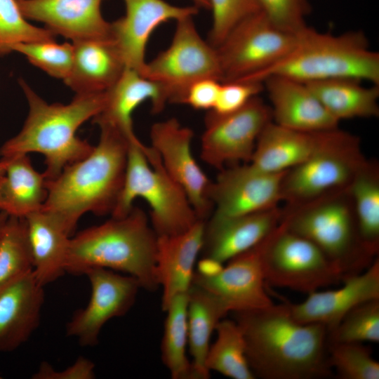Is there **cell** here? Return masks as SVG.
<instances>
[{"instance_id":"6da1fadb","label":"cell","mask_w":379,"mask_h":379,"mask_svg":"<svg viewBox=\"0 0 379 379\" xmlns=\"http://www.w3.org/2000/svg\"><path fill=\"white\" fill-rule=\"evenodd\" d=\"M232 313L242 331L255 377L312 379L330 375L324 326L296 321L286 302Z\"/></svg>"},{"instance_id":"7a4b0ae2","label":"cell","mask_w":379,"mask_h":379,"mask_svg":"<svg viewBox=\"0 0 379 379\" xmlns=\"http://www.w3.org/2000/svg\"><path fill=\"white\" fill-rule=\"evenodd\" d=\"M98 126L100 136L92 152L47 180L48 195L41 209L69 236L84 213L111 214L123 186L131 139L114 126Z\"/></svg>"},{"instance_id":"3957f363","label":"cell","mask_w":379,"mask_h":379,"mask_svg":"<svg viewBox=\"0 0 379 379\" xmlns=\"http://www.w3.org/2000/svg\"><path fill=\"white\" fill-rule=\"evenodd\" d=\"M29 113L21 131L0 147L1 157L38 152L45 157L47 180L55 179L67 166L89 155L94 146L77 136L79 126L103 109L106 91L76 94L68 104H49L22 79Z\"/></svg>"},{"instance_id":"277c9868","label":"cell","mask_w":379,"mask_h":379,"mask_svg":"<svg viewBox=\"0 0 379 379\" xmlns=\"http://www.w3.org/2000/svg\"><path fill=\"white\" fill-rule=\"evenodd\" d=\"M157 236L138 207L122 218L86 228L70 238L66 272L84 275L90 268L117 270L135 277L149 292L159 284L156 272Z\"/></svg>"},{"instance_id":"5b68a950","label":"cell","mask_w":379,"mask_h":379,"mask_svg":"<svg viewBox=\"0 0 379 379\" xmlns=\"http://www.w3.org/2000/svg\"><path fill=\"white\" fill-rule=\"evenodd\" d=\"M281 76L302 83L334 79H354L379 85V54L370 49L361 31L334 35L309 27L284 58L249 81L262 83Z\"/></svg>"},{"instance_id":"8992f818","label":"cell","mask_w":379,"mask_h":379,"mask_svg":"<svg viewBox=\"0 0 379 379\" xmlns=\"http://www.w3.org/2000/svg\"><path fill=\"white\" fill-rule=\"evenodd\" d=\"M138 197L150 208L151 226L157 237L183 233L199 220L186 193L167 173L157 152L136 137L128 142L124 180L112 217L127 215Z\"/></svg>"},{"instance_id":"52a82bcc","label":"cell","mask_w":379,"mask_h":379,"mask_svg":"<svg viewBox=\"0 0 379 379\" xmlns=\"http://www.w3.org/2000/svg\"><path fill=\"white\" fill-rule=\"evenodd\" d=\"M282 219L288 230L317 246L344 278L364 271L375 258L360 239L348 189L302 205L286 206Z\"/></svg>"},{"instance_id":"ba28073f","label":"cell","mask_w":379,"mask_h":379,"mask_svg":"<svg viewBox=\"0 0 379 379\" xmlns=\"http://www.w3.org/2000/svg\"><path fill=\"white\" fill-rule=\"evenodd\" d=\"M358 137L338 128L309 159L286 171L281 182L286 206L302 205L348 189L366 161Z\"/></svg>"},{"instance_id":"9c48e42d","label":"cell","mask_w":379,"mask_h":379,"mask_svg":"<svg viewBox=\"0 0 379 379\" xmlns=\"http://www.w3.org/2000/svg\"><path fill=\"white\" fill-rule=\"evenodd\" d=\"M262 263L267 286L306 294L342 282L344 278L317 246L288 230L282 218L266 238Z\"/></svg>"},{"instance_id":"30bf717a","label":"cell","mask_w":379,"mask_h":379,"mask_svg":"<svg viewBox=\"0 0 379 379\" xmlns=\"http://www.w3.org/2000/svg\"><path fill=\"white\" fill-rule=\"evenodd\" d=\"M307 28L297 33L286 31L261 11L245 18L215 47L221 82L249 81L288 55Z\"/></svg>"},{"instance_id":"8fae6325","label":"cell","mask_w":379,"mask_h":379,"mask_svg":"<svg viewBox=\"0 0 379 379\" xmlns=\"http://www.w3.org/2000/svg\"><path fill=\"white\" fill-rule=\"evenodd\" d=\"M193 17L176 21L171 44L147 62L142 73L162 87L168 103L183 104L187 91L199 80L221 81L217 49L200 36Z\"/></svg>"},{"instance_id":"7c38bea8","label":"cell","mask_w":379,"mask_h":379,"mask_svg":"<svg viewBox=\"0 0 379 379\" xmlns=\"http://www.w3.org/2000/svg\"><path fill=\"white\" fill-rule=\"evenodd\" d=\"M271 121L270 107L258 96L231 114L208 112L201 140L202 160L219 171L230 162H250L260 133Z\"/></svg>"},{"instance_id":"4fadbf2b","label":"cell","mask_w":379,"mask_h":379,"mask_svg":"<svg viewBox=\"0 0 379 379\" xmlns=\"http://www.w3.org/2000/svg\"><path fill=\"white\" fill-rule=\"evenodd\" d=\"M266 238L229 260L225 265L199 267L192 284L220 298L230 312L272 305L274 303L267 293L262 263Z\"/></svg>"},{"instance_id":"5bb4252c","label":"cell","mask_w":379,"mask_h":379,"mask_svg":"<svg viewBox=\"0 0 379 379\" xmlns=\"http://www.w3.org/2000/svg\"><path fill=\"white\" fill-rule=\"evenodd\" d=\"M84 275L91 284V298L86 307L77 310L67 323L66 335L75 338L81 346L93 347L99 342L104 325L125 315L142 288L135 277L107 268H90Z\"/></svg>"},{"instance_id":"9a60e30c","label":"cell","mask_w":379,"mask_h":379,"mask_svg":"<svg viewBox=\"0 0 379 379\" xmlns=\"http://www.w3.org/2000/svg\"><path fill=\"white\" fill-rule=\"evenodd\" d=\"M149 135L151 147L166 171L183 189L198 219L206 221L213 211L209 197L212 181L192 154V130L171 118L154 124Z\"/></svg>"},{"instance_id":"2e32d148","label":"cell","mask_w":379,"mask_h":379,"mask_svg":"<svg viewBox=\"0 0 379 379\" xmlns=\"http://www.w3.org/2000/svg\"><path fill=\"white\" fill-rule=\"evenodd\" d=\"M285 172H266L251 163L224 168L211 183V215L235 216L277 207L282 201L281 182Z\"/></svg>"},{"instance_id":"e0dca14e","label":"cell","mask_w":379,"mask_h":379,"mask_svg":"<svg viewBox=\"0 0 379 379\" xmlns=\"http://www.w3.org/2000/svg\"><path fill=\"white\" fill-rule=\"evenodd\" d=\"M124 16L110 22V36L125 66L142 74L147 61L146 48L152 32L161 24L194 16V5L178 6L164 0H123Z\"/></svg>"},{"instance_id":"ac0fdd59","label":"cell","mask_w":379,"mask_h":379,"mask_svg":"<svg viewBox=\"0 0 379 379\" xmlns=\"http://www.w3.org/2000/svg\"><path fill=\"white\" fill-rule=\"evenodd\" d=\"M342 282L338 288L307 294L301 302H286L293 317L303 324H321L328 332L354 307L379 298L378 258L364 271L346 277Z\"/></svg>"},{"instance_id":"d6986e66","label":"cell","mask_w":379,"mask_h":379,"mask_svg":"<svg viewBox=\"0 0 379 379\" xmlns=\"http://www.w3.org/2000/svg\"><path fill=\"white\" fill-rule=\"evenodd\" d=\"M281 218L279 206L235 216L211 215L204 222L201 260L223 265L265 239Z\"/></svg>"},{"instance_id":"ffe728a7","label":"cell","mask_w":379,"mask_h":379,"mask_svg":"<svg viewBox=\"0 0 379 379\" xmlns=\"http://www.w3.org/2000/svg\"><path fill=\"white\" fill-rule=\"evenodd\" d=\"M23 16L72 41L111 39L110 22L103 18L104 0H16Z\"/></svg>"},{"instance_id":"44dd1931","label":"cell","mask_w":379,"mask_h":379,"mask_svg":"<svg viewBox=\"0 0 379 379\" xmlns=\"http://www.w3.org/2000/svg\"><path fill=\"white\" fill-rule=\"evenodd\" d=\"M44 291L33 272L0 286V352L25 343L39 326Z\"/></svg>"},{"instance_id":"7402d4cb","label":"cell","mask_w":379,"mask_h":379,"mask_svg":"<svg viewBox=\"0 0 379 379\" xmlns=\"http://www.w3.org/2000/svg\"><path fill=\"white\" fill-rule=\"evenodd\" d=\"M262 84L271 103L272 121L303 131L338 128V121L324 108L305 83L281 76L266 78Z\"/></svg>"},{"instance_id":"603a6c76","label":"cell","mask_w":379,"mask_h":379,"mask_svg":"<svg viewBox=\"0 0 379 379\" xmlns=\"http://www.w3.org/2000/svg\"><path fill=\"white\" fill-rule=\"evenodd\" d=\"M204 222L199 220L179 234L157 237L156 272L163 289L164 312L173 298L187 293L192 284L195 261L202 247Z\"/></svg>"},{"instance_id":"cb8c5ba5","label":"cell","mask_w":379,"mask_h":379,"mask_svg":"<svg viewBox=\"0 0 379 379\" xmlns=\"http://www.w3.org/2000/svg\"><path fill=\"white\" fill-rule=\"evenodd\" d=\"M332 130L303 131L288 128L271 121L260 133L249 163L269 173L286 171L300 164L319 149L327 141Z\"/></svg>"},{"instance_id":"d4e9b609","label":"cell","mask_w":379,"mask_h":379,"mask_svg":"<svg viewBox=\"0 0 379 379\" xmlns=\"http://www.w3.org/2000/svg\"><path fill=\"white\" fill-rule=\"evenodd\" d=\"M149 100L152 112H161L168 102L162 87L140 72L126 67L114 86L106 91L102 110L93 118L97 125L106 124L119 129L128 138L137 137L132 115L142 102Z\"/></svg>"},{"instance_id":"484cf974","label":"cell","mask_w":379,"mask_h":379,"mask_svg":"<svg viewBox=\"0 0 379 379\" xmlns=\"http://www.w3.org/2000/svg\"><path fill=\"white\" fill-rule=\"evenodd\" d=\"M71 72L64 81L76 94L102 93L111 88L126 66L112 39L72 41Z\"/></svg>"},{"instance_id":"4316f807","label":"cell","mask_w":379,"mask_h":379,"mask_svg":"<svg viewBox=\"0 0 379 379\" xmlns=\"http://www.w3.org/2000/svg\"><path fill=\"white\" fill-rule=\"evenodd\" d=\"M25 219L33 258L32 272L44 287L66 272L70 236L52 215L42 209Z\"/></svg>"},{"instance_id":"83f0119b","label":"cell","mask_w":379,"mask_h":379,"mask_svg":"<svg viewBox=\"0 0 379 379\" xmlns=\"http://www.w3.org/2000/svg\"><path fill=\"white\" fill-rule=\"evenodd\" d=\"M230 312L218 296L192 284L187 291V342L192 357L194 379H208L206 359L210 338L219 321Z\"/></svg>"},{"instance_id":"f1b7e54d","label":"cell","mask_w":379,"mask_h":379,"mask_svg":"<svg viewBox=\"0 0 379 379\" xmlns=\"http://www.w3.org/2000/svg\"><path fill=\"white\" fill-rule=\"evenodd\" d=\"M3 158L8 164L0 178V211L25 218L41 209L48 195L44 173L34 169L27 154Z\"/></svg>"},{"instance_id":"f546056e","label":"cell","mask_w":379,"mask_h":379,"mask_svg":"<svg viewBox=\"0 0 379 379\" xmlns=\"http://www.w3.org/2000/svg\"><path fill=\"white\" fill-rule=\"evenodd\" d=\"M306 84L338 121L379 115V85L367 87L354 79H334Z\"/></svg>"},{"instance_id":"4dcf8cb0","label":"cell","mask_w":379,"mask_h":379,"mask_svg":"<svg viewBox=\"0 0 379 379\" xmlns=\"http://www.w3.org/2000/svg\"><path fill=\"white\" fill-rule=\"evenodd\" d=\"M361 243L373 258L379 251V166L366 160L349 188Z\"/></svg>"},{"instance_id":"1f68e13d","label":"cell","mask_w":379,"mask_h":379,"mask_svg":"<svg viewBox=\"0 0 379 379\" xmlns=\"http://www.w3.org/2000/svg\"><path fill=\"white\" fill-rule=\"evenodd\" d=\"M167 313L161 343V356L173 379H194L192 362L186 356L187 292L173 298Z\"/></svg>"},{"instance_id":"d6a6232c","label":"cell","mask_w":379,"mask_h":379,"mask_svg":"<svg viewBox=\"0 0 379 379\" xmlns=\"http://www.w3.org/2000/svg\"><path fill=\"white\" fill-rule=\"evenodd\" d=\"M217 338L209 347L206 367L232 379H254L246 356L242 331L234 319L223 318L218 324Z\"/></svg>"},{"instance_id":"836d02e7","label":"cell","mask_w":379,"mask_h":379,"mask_svg":"<svg viewBox=\"0 0 379 379\" xmlns=\"http://www.w3.org/2000/svg\"><path fill=\"white\" fill-rule=\"evenodd\" d=\"M33 268L25 219L9 215L0 241V286Z\"/></svg>"},{"instance_id":"e575fe53","label":"cell","mask_w":379,"mask_h":379,"mask_svg":"<svg viewBox=\"0 0 379 379\" xmlns=\"http://www.w3.org/2000/svg\"><path fill=\"white\" fill-rule=\"evenodd\" d=\"M379 342V298L351 310L328 332V343Z\"/></svg>"},{"instance_id":"d590c367","label":"cell","mask_w":379,"mask_h":379,"mask_svg":"<svg viewBox=\"0 0 379 379\" xmlns=\"http://www.w3.org/2000/svg\"><path fill=\"white\" fill-rule=\"evenodd\" d=\"M328 359L340 378L379 379V363L362 343H328Z\"/></svg>"},{"instance_id":"8d00e7d4","label":"cell","mask_w":379,"mask_h":379,"mask_svg":"<svg viewBox=\"0 0 379 379\" xmlns=\"http://www.w3.org/2000/svg\"><path fill=\"white\" fill-rule=\"evenodd\" d=\"M24 55L29 62L48 74L63 81L71 72L74 58L72 43L55 41L19 43L11 46L10 52Z\"/></svg>"},{"instance_id":"74e56055","label":"cell","mask_w":379,"mask_h":379,"mask_svg":"<svg viewBox=\"0 0 379 379\" xmlns=\"http://www.w3.org/2000/svg\"><path fill=\"white\" fill-rule=\"evenodd\" d=\"M55 36L46 28L30 24L16 0H0V54L10 53L11 46L16 44L55 41Z\"/></svg>"},{"instance_id":"f35d334b","label":"cell","mask_w":379,"mask_h":379,"mask_svg":"<svg viewBox=\"0 0 379 379\" xmlns=\"http://www.w3.org/2000/svg\"><path fill=\"white\" fill-rule=\"evenodd\" d=\"M212 25L209 43L217 47L241 21L260 11L255 0H209Z\"/></svg>"},{"instance_id":"ab89813d","label":"cell","mask_w":379,"mask_h":379,"mask_svg":"<svg viewBox=\"0 0 379 379\" xmlns=\"http://www.w3.org/2000/svg\"><path fill=\"white\" fill-rule=\"evenodd\" d=\"M260 11L276 26L291 32H300L308 26L307 0H255Z\"/></svg>"},{"instance_id":"60d3db41","label":"cell","mask_w":379,"mask_h":379,"mask_svg":"<svg viewBox=\"0 0 379 379\" xmlns=\"http://www.w3.org/2000/svg\"><path fill=\"white\" fill-rule=\"evenodd\" d=\"M263 84L254 81H232L221 82L218 96L213 109L215 115L233 113L244 107L252 98L258 96Z\"/></svg>"},{"instance_id":"b9f144b4","label":"cell","mask_w":379,"mask_h":379,"mask_svg":"<svg viewBox=\"0 0 379 379\" xmlns=\"http://www.w3.org/2000/svg\"><path fill=\"white\" fill-rule=\"evenodd\" d=\"M95 377V364L84 357H79L72 365L62 371H57L49 363L43 361L32 375L34 379H93Z\"/></svg>"},{"instance_id":"7bdbcfd3","label":"cell","mask_w":379,"mask_h":379,"mask_svg":"<svg viewBox=\"0 0 379 379\" xmlns=\"http://www.w3.org/2000/svg\"><path fill=\"white\" fill-rule=\"evenodd\" d=\"M221 81L213 78H205L192 84L187 91L183 104L195 109L211 111L214 107Z\"/></svg>"},{"instance_id":"ee69618b","label":"cell","mask_w":379,"mask_h":379,"mask_svg":"<svg viewBox=\"0 0 379 379\" xmlns=\"http://www.w3.org/2000/svg\"><path fill=\"white\" fill-rule=\"evenodd\" d=\"M9 215L3 211H0V241Z\"/></svg>"},{"instance_id":"f6af8a7d","label":"cell","mask_w":379,"mask_h":379,"mask_svg":"<svg viewBox=\"0 0 379 379\" xmlns=\"http://www.w3.org/2000/svg\"><path fill=\"white\" fill-rule=\"evenodd\" d=\"M194 6L199 8H202L210 10V1L209 0H190Z\"/></svg>"},{"instance_id":"bcb514c9","label":"cell","mask_w":379,"mask_h":379,"mask_svg":"<svg viewBox=\"0 0 379 379\" xmlns=\"http://www.w3.org/2000/svg\"><path fill=\"white\" fill-rule=\"evenodd\" d=\"M7 164L8 160L6 158L1 157V159H0V178L5 173Z\"/></svg>"}]
</instances>
